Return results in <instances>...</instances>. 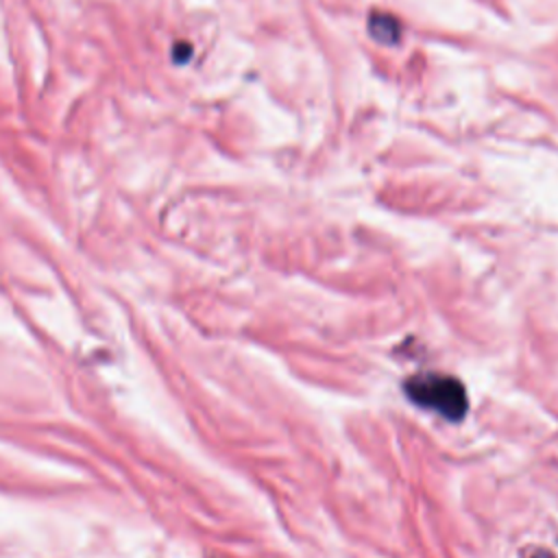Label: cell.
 Returning <instances> with one entry per match:
<instances>
[{
  "mask_svg": "<svg viewBox=\"0 0 558 558\" xmlns=\"http://www.w3.org/2000/svg\"><path fill=\"white\" fill-rule=\"evenodd\" d=\"M368 31L381 44H392L399 37V24L390 15H373Z\"/></svg>",
  "mask_w": 558,
  "mask_h": 558,
  "instance_id": "2",
  "label": "cell"
},
{
  "mask_svg": "<svg viewBox=\"0 0 558 558\" xmlns=\"http://www.w3.org/2000/svg\"><path fill=\"white\" fill-rule=\"evenodd\" d=\"M405 395L421 408L432 410L449 421H460L466 414L469 399L464 386L442 373H418L405 379Z\"/></svg>",
  "mask_w": 558,
  "mask_h": 558,
  "instance_id": "1",
  "label": "cell"
},
{
  "mask_svg": "<svg viewBox=\"0 0 558 558\" xmlns=\"http://www.w3.org/2000/svg\"><path fill=\"white\" fill-rule=\"evenodd\" d=\"M532 558H554L551 554H545V551H538V554H534Z\"/></svg>",
  "mask_w": 558,
  "mask_h": 558,
  "instance_id": "3",
  "label": "cell"
}]
</instances>
